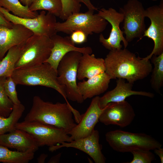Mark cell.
Returning a JSON list of instances; mask_svg holds the SVG:
<instances>
[{
  "label": "cell",
  "mask_w": 163,
  "mask_h": 163,
  "mask_svg": "<svg viewBox=\"0 0 163 163\" xmlns=\"http://www.w3.org/2000/svg\"><path fill=\"white\" fill-rule=\"evenodd\" d=\"M62 9L60 18L66 20L72 14L80 12L81 5L76 0H61Z\"/></svg>",
  "instance_id": "29"
},
{
  "label": "cell",
  "mask_w": 163,
  "mask_h": 163,
  "mask_svg": "<svg viewBox=\"0 0 163 163\" xmlns=\"http://www.w3.org/2000/svg\"><path fill=\"white\" fill-rule=\"evenodd\" d=\"M111 79L105 72L84 80L77 83L79 91L84 100L98 96L105 92Z\"/></svg>",
  "instance_id": "20"
},
{
  "label": "cell",
  "mask_w": 163,
  "mask_h": 163,
  "mask_svg": "<svg viewBox=\"0 0 163 163\" xmlns=\"http://www.w3.org/2000/svg\"><path fill=\"white\" fill-rule=\"evenodd\" d=\"M88 10L85 13L80 12L70 15L63 22H57L55 28L57 32L71 34L80 30L88 36L93 33L99 34L106 28L108 22L98 13Z\"/></svg>",
  "instance_id": "7"
},
{
  "label": "cell",
  "mask_w": 163,
  "mask_h": 163,
  "mask_svg": "<svg viewBox=\"0 0 163 163\" xmlns=\"http://www.w3.org/2000/svg\"><path fill=\"white\" fill-rule=\"evenodd\" d=\"M105 136L110 147L120 152H131L137 149L154 150L162 146L155 138L143 133H132L117 129L107 133Z\"/></svg>",
  "instance_id": "4"
},
{
  "label": "cell",
  "mask_w": 163,
  "mask_h": 163,
  "mask_svg": "<svg viewBox=\"0 0 163 163\" xmlns=\"http://www.w3.org/2000/svg\"><path fill=\"white\" fill-rule=\"evenodd\" d=\"M105 69L104 59L96 58L94 54H83L78 65L77 78H89L105 72Z\"/></svg>",
  "instance_id": "21"
},
{
  "label": "cell",
  "mask_w": 163,
  "mask_h": 163,
  "mask_svg": "<svg viewBox=\"0 0 163 163\" xmlns=\"http://www.w3.org/2000/svg\"><path fill=\"white\" fill-rule=\"evenodd\" d=\"M24 43L11 48L7 52L5 56L0 60V77L6 78L11 76L15 70V65L19 58L22 47Z\"/></svg>",
  "instance_id": "22"
},
{
  "label": "cell",
  "mask_w": 163,
  "mask_h": 163,
  "mask_svg": "<svg viewBox=\"0 0 163 163\" xmlns=\"http://www.w3.org/2000/svg\"><path fill=\"white\" fill-rule=\"evenodd\" d=\"M61 155V153H59L58 154L52 157L49 160L48 163H57L59 162Z\"/></svg>",
  "instance_id": "36"
},
{
  "label": "cell",
  "mask_w": 163,
  "mask_h": 163,
  "mask_svg": "<svg viewBox=\"0 0 163 163\" xmlns=\"http://www.w3.org/2000/svg\"><path fill=\"white\" fill-rule=\"evenodd\" d=\"M0 145L21 152H34L39 147L30 134L24 130L17 129L8 133L0 134Z\"/></svg>",
  "instance_id": "19"
},
{
  "label": "cell",
  "mask_w": 163,
  "mask_h": 163,
  "mask_svg": "<svg viewBox=\"0 0 163 163\" xmlns=\"http://www.w3.org/2000/svg\"><path fill=\"white\" fill-rule=\"evenodd\" d=\"M6 78L5 77H0V116L5 117L9 116L14 105L4 90V83Z\"/></svg>",
  "instance_id": "28"
},
{
  "label": "cell",
  "mask_w": 163,
  "mask_h": 163,
  "mask_svg": "<svg viewBox=\"0 0 163 163\" xmlns=\"http://www.w3.org/2000/svg\"><path fill=\"white\" fill-rule=\"evenodd\" d=\"M15 128L24 130L30 134L39 147H50L63 142L73 140L64 130L35 121L18 122Z\"/></svg>",
  "instance_id": "8"
},
{
  "label": "cell",
  "mask_w": 163,
  "mask_h": 163,
  "mask_svg": "<svg viewBox=\"0 0 163 163\" xmlns=\"http://www.w3.org/2000/svg\"><path fill=\"white\" fill-rule=\"evenodd\" d=\"M16 85L11 76L6 77L4 83L5 93L14 104L21 103L18 97L16 90Z\"/></svg>",
  "instance_id": "31"
},
{
  "label": "cell",
  "mask_w": 163,
  "mask_h": 163,
  "mask_svg": "<svg viewBox=\"0 0 163 163\" xmlns=\"http://www.w3.org/2000/svg\"><path fill=\"white\" fill-rule=\"evenodd\" d=\"M71 34L70 39L75 44H82L86 42L87 40V35L81 30L74 31Z\"/></svg>",
  "instance_id": "32"
},
{
  "label": "cell",
  "mask_w": 163,
  "mask_h": 163,
  "mask_svg": "<svg viewBox=\"0 0 163 163\" xmlns=\"http://www.w3.org/2000/svg\"><path fill=\"white\" fill-rule=\"evenodd\" d=\"M82 55L78 51L67 53L61 60L57 69V80L65 88L67 99L79 104L85 101L77 83L78 65Z\"/></svg>",
  "instance_id": "5"
},
{
  "label": "cell",
  "mask_w": 163,
  "mask_h": 163,
  "mask_svg": "<svg viewBox=\"0 0 163 163\" xmlns=\"http://www.w3.org/2000/svg\"><path fill=\"white\" fill-rule=\"evenodd\" d=\"M31 11L46 10L56 17L61 14L62 6L61 0H35L29 7Z\"/></svg>",
  "instance_id": "27"
},
{
  "label": "cell",
  "mask_w": 163,
  "mask_h": 163,
  "mask_svg": "<svg viewBox=\"0 0 163 163\" xmlns=\"http://www.w3.org/2000/svg\"><path fill=\"white\" fill-rule=\"evenodd\" d=\"M35 0H19L23 5L29 7Z\"/></svg>",
  "instance_id": "38"
},
{
  "label": "cell",
  "mask_w": 163,
  "mask_h": 163,
  "mask_svg": "<svg viewBox=\"0 0 163 163\" xmlns=\"http://www.w3.org/2000/svg\"><path fill=\"white\" fill-rule=\"evenodd\" d=\"M105 72L111 79L123 78L133 84L151 72L149 59L137 56L126 48L110 50L104 59Z\"/></svg>",
  "instance_id": "1"
},
{
  "label": "cell",
  "mask_w": 163,
  "mask_h": 163,
  "mask_svg": "<svg viewBox=\"0 0 163 163\" xmlns=\"http://www.w3.org/2000/svg\"><path fill=\"white\" fill-rule=\"evenodd\" d=\"M152 1H156L157 0H151Z\"/></svg>",
  "instance_id": "39"
},
{
  "label": "cell",
  "mask_w": 163,
  "mask_h": 163,
  "mask_svg": "<svg viewBox=\"0 0 163 163\" xmlns=\"http://www.w3.org/2000/svg\"><path fill=\"white\" fill-rule=\"evenodd\" d=\"M99 141V132L97 130L94 129L88 136L49 147V150L53 152L63 147L73 148L87 154L95 163H105L106 158L102 152V146Z\"/></svg>",
  "instance_id": "14"
},
{
  "label": "cell",
  "mask_w": 163,
  "mask_h": 163,
  "mask_svg": "<svg viewBox=\"0 0 163 163\" xmlns=\"http://www.w3.org/2000/svg\"><path fill=\"white\" fill-rule=\"evenodd\" d=\"M0 25H2L11 28L13 26V24L7 20L0 11Z\"/></svg>",
  "instance_id": "34"
},
{
  "label": "cell",
  "mask_w": 163,
  "mask_h": 163,
  "mask_svg": "<svg viewBox=\"0 0 163 163\" xmlns=\"http://www.w3.org/2000/svg\"><path fill=\"white\" fill-rule=\"evenodd\" d=\"M145 9L142 3L138 0H129L119 12L123 15V29L125 38L128 42L134 39L142 38L146 30L145 22Z\"/></svg>",
  "instance_id": "9"
},
{
  "label": "cell",
  "mask_w": 163,
  "mask_h": 163,
  "mask_svg": "<svg viewBox=\"0 0 163 163\" xmlns=\"http://www.w3.org/2000/svg\"><path fill=\"white\" fill-rule=\"evenodd\" d=\"M25 107L21 103L14 104L13 110L9 116H0V134L9 133L15 129V126L21 117Z\"/></svg>",
  "instance_id": "24"
},
{
  "label": "cell",
  "mask_w": 163,
  "mask_h": 163,
  "mask_svg": "<svg viewBox=\"0 0 163 163\" xmlns=\"http://www.w3.org/2000/svg\"><path fill=\"white\" fill-rule=\"evenodd\" d=\"M75 109L68 102L45 101L34 96L31 108L24 118L25 121H35L61 129L68 134L75 126L72 112Z\"/></svg>",
  "instance_id": "2"
},
{
  "label": "cell",
  "mask_w": 163,
  "mask_h": 163,
  "mask_svg": "<svg viewBox=\"0 0 163 163\" xmlns=\"http://www.w3.org/2000/svg\"><path fill=\"white\" fill-rule=\"evenodd\" d=\"M133 160L127 163H151L155 159L154 154L150 150L137 149L132 151Z\"/></svg>",
  "instance_id": "30"
},
{
  "label": "cell",
  "mask_w": 163,
  "mask_h": 163,
  "mask_svg": "<svg viewBox=\"0 0 163 163\" xmlns=\"http://www.w3.org/2000/svg\"><path fill=\"white\" fill-rule=\"evenodd\" d=\"M133 84L126 82L124 79H117L115 87L107 92L102 97H100L99 104L100 108H104L110 103L124 101L127 97L133 95L144 96L151 98L154 97V94L151 92L132 90Z\"/></svg>",
  "instance_id": "18"
},
{
  "label": "cell",
  "mask_w": 163,
  "mask_h": 163,
  "mask_svg": "<svg viewBox=\"0 0 163 163\" xmlns=\"http://www.w3.org/2000/svg\"><path fill=\"white\" fill-rule=\"evenodd\" d=\"M48 155L43 153L40 155L37 158V161L38 163H43L45 162L46 159L48 157Z\"/></svg>",
  "instance_id": "37"
},
{
  "label": "cell",
  "mask_w": 163,
  "mask_h": 163,
  "mask_svg": "<svg viewBox=\"0 0 163 163\" xmlns=\"http://www.w3.org/2000/svg\"><path fill=\"white\" fill-rule=\"evenodd\" d=\"M79 3H83L86 6L88 10L94 12L98 11V8L95 7L91 3L90 0H76Z\"/></svg>",
  "instance_id": "33"
},
{
  "label": "cell",
  "mask_w": 163,
  "mask_h": 163,
  "mask_svg": "<svg viewBox=\"0 0 163 163\" xmlns=\"http://www.w3.org/2000/svg\"><path fill=\"white\" fill-rule=\"evenodd\" d=\"M151 59L154 65L150 80L151 87L161 94L160 89L163 85V53L158 56L152 55Z\"/></svg>",
  "instance_id": "26"
},
{
  "label": "cell",
  "mask_w": 163,
  "mask_h": 163,
  "mask_svg": "<svg viewBox=\"0 0 163 163\" xmlns=\"http://www.w3.org/2000/svg\"><path fill=\"white\" fill-rule=\"evenodd\" d=\"M57 71L49 64H42L15 69L11 77L16 85L42 86L52 88L59 93L68 102L65 88L57 80Z\"/></svg>",
  "instance_id": "3"
},
{
  "label": "cell",
  "mask_w": 163,
  "mask_h": 163,
  "mask_svg": "<svg viewBox=\"0 0 163 163\" xmlns=\"http://www.w3.org/2000/svg\"><path fill=\"white\" fill-rule=\"evenodd\" d=\"M0 6L21 18H33L38 14L37 11H30L29 6L22 4L19 0H0Z\"/></svg>",
  "instance_id": "25"
},
{
  "label": "cell",
  "mask_w": 163,
  "mask_h": 163,
  "mask_svg": "<svg viewBox=\"0 0 163 163\" xmlns=\"http://www.w3.org/2000/svg\"><path fill=\"white\" fill-rule=\"evenodd\" d=\"M154 153L158 155L161 160V163H163V148L161 147L156 148L154 150Z\"/></svg>",
  "instance_id": "35"
},
{
  "label": "cell",
  "mask_w": 163,
  "mask_h": 163,
  "mask_svg": "<svg viewBox=\"0 0 163 163\" xmlns=\"http://www.w3.org/2000/svg\"><path fill=\"white\" fill-rule=\"evenodd\" d=\"M53 46L50 56L45 62L57 71L59 64L63 57L72 51H78L83 54H91L92 50L89 46L78 47L71 40L70 37H62L56 34L50 37Z\"/></svg>",
  "instance_id": "16"
},
{
  "label": "cell",
  "mask_w": 163,
  "mask_h": 163,
  "mask_svg": "<svg viewBox=\"0 0 163 163\" xmlns=\"http://www.w3.org/2000/svg\"><path fill=\"white\" fill-rule=\"evenodd\" d=\"M53 46L50 37L33 34L23 44L15 69L45 62L50 56Z\"/></svg>",
  "instance_id": "6"
},
{
  "label": "cell",
  "mask_w": 163,
  "mask_h": 163,
  "mask_svg": "<svg viewBox=\"0 0 163 163\" xmlns=\"http://www.w3.org/2000/svg\"><path fill=\"white\" fill-rule=\"evenodd\" d=\"M0 11L13 24H21L31 30L34 34L51 37L57 33L55 26L56 16L43 10L33 18H23L16 16L0 6Z\"/></svg>",
  "instance_id": "10"
},
{
  "label": "cell",
  "mask_w": 163,
  "mask_h": 163,
  "mask_svg": "<svg viewBox=\"0 0 163 163\" xmlns=\"http://www.w3.org/2000/svg\"><path fill=\"white\" fill-rule=\"evenodd\" d=\"M135 116L133 107L125 100L108 104L100 115L99 121L106 125H113L124 128L131 123Z\"/></svg>",
  "instance_id": "13"
},
{
  "label": "cell",
  "mask_w": 163,
  "mask_h": 163,
  "mask_svg": "<svg viewBox=\"0 0 163 163\" xmlns=\"http://www.w3.org/2000/svg\"><path fill=\"white\" fill-rule=\"evenodd\" d=\"M145 16L149 18L151 24L146 29L142 38L146 37L154 42V47L151 53L144 58L151 59L152 56H158L163 53V1L160 4L149 7L145 9Z\"/></svg>",
  "instance_id": "12"
},
{
  "label": "cell",
  "mask_w": 163,
  "mask_h": 163,
  "mask_svg": "<svg viewBox=\"0 0 163 163\" xmlns=\"http://www.w3.org/2000/svg\"><path fill=\"white\" fill-rule=\"evenodd\" d=\"M99 97L97 96L92 99L86 112L81 115L79 122L69 133L73 140L88 136L94 130L95 126L99 121V117L105 108L101 109L100 107Z\"/></svg>",
  "instance_id": "15"
},
{
  "label": "cell",
  "mask_w": 163,
  "mask_h": 163,
  "mask_svg": "<svg viewBox=\"0 0 163 163\" xmlns=\"http://www.w3.org/2000/svg\"><path fill=\"white\" fill-rule=\"evenodd\" d=\"M34 34L20 24H13L9 28L0 25V60L11 47L22 44Z\"/></svg>",
  "instance_id": "17"
},
{
  "label": "cell",
  "mask_w": 163,
  "mask_h": 163,
  "mask_svg": "<svg viewBox=\"0 0 163 163\" xmlns=\"http://www.w3.org/2000/svg\"><path fill=\"white\" fill-rule=\"evenodd\" d=\"M34 152L12 151L0 145V162L6 163H28L34 158Z\"/></svg>",
  "instance_id": "23"
},
{
  "label": "cell",
  "mask_w": 163,
  "mask_h": 163,
  "mask_svg": "<svg viewBox=\"0 0 163 163\" xmlns=\"http://www.w3.org/2000/svg\"><path fill=\"white\" fill-rule=\"evenodd\" d=\"M98 14L109 22L111 25V29L108 38L106 39L101 34L99 37V41L106 49L110 50H119L122 48L121 44L122 41L124 48L128 45L123 36V31L120 27V24L123 22L124 16L123 14L117 12L115 9L110 8L108 9L104 8L98 11Z\"/></svg>",
  "instance_id": "11"
}]
</instances>
